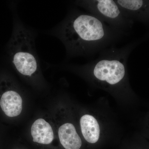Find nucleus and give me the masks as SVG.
Listing matches in <instances>:
<instances>
[{
  "instance_id": "nucleus-5",
  "label": "nucleus",
  "mask_w": 149,
  "mask_h": 149,
  "mask_svg": "<svg viewBox=\"0 0 149 149\" xmlns=\"http://www.w3.org/2000/svg\"><path fill=\"white\" fill-rule=\"evenodd\" d=\"M127 18L149 22V1L115 0Z\"/></svg>"
},
{
  "instance_id": "nucleus-7",
  "label": "nucleus",
  "mask_w": 149,
  "mask_h": 149,
  "mask_svg": "<svg viewBox=\"0 0 149 149\" xmlns=\"http://www.w3.org/2000/svg\"><path fill=\"white\" fill-rule=\"evenodd\" d=\"M60 141L65 149H80L82 142L75 127L71 123H64L58 129Z\"/></svg>"
},
{
  "instance_id": "nucleus-8",
  "label": "nucleus",
  "mask_w": 149,
  "mask_h": 149,
  "mask_svg": "<svg viewBox=\"0 0 149 149\" xmlns=\"http://www.w3.org/2000/svg\"><path fill=\"white\" fill-rule=\"evenodd\" d=\"M31 135L34 142L47 145L51 143L54 139L53 130L49 123L43 118L35 120L32 125Z\"/></svg>"
},
{
  "instance_id": "nucleus-4",
  "label": "nucleus",
  "mask_w": 149,
  "mask_h": 149,
  "mask_svg": "<svg viewBox=\"0 0 149 149\" xmlns=\"http://www.w3.org/2000/svg\"><path fill=\"white\" fill-rule=\"evenodd\" d=\"M74 3L117 30L128 33L133 26V21L124 15L115 0H79Z\"/></svg>"
},
{
  "instance_id": "nucleus-1",
  "label": "nucleus",
  "mask_w": 149,
  "mask_h": 149,
  "mask_svg": "<svg viewBox=\"0 0 149 149\" xmlns=\"http://www.w3.org/2000/svg\"><path fill=\"white\" fill-rule=\"evenodd\" d=\"M62 42L66 58L93 56L114 46L128 33L114 29L91 13L72 8L50 31Z\"/></svg>"
},
{
  "instance_id": "nucleus-6",
  "label": "nucleus",
  "mask_w": 149,
  "mask_h": 149,
  "mask_svg": "<svg viewBox=\"0 0 149 149\" xmlns=\"http://www.w3.org/2000/svg\"><path fill=\"white\" fill-rule=\"evenodd\" d=\"M0 106L7 116L16 117L21 113L22 111V98L16 91L9 90L2 95Z\"/></svg>"
},
{
  "instance_id": "nucleus-9",
  "label": "nucleus",
  "mask_w": 149,
  "mask_h": 149,
  "mask_svg": "<svg viewBox=\"0 0 149 149\" xmlns=\"http://www.w3.org/2000/svg\"><path fill=\"white\" fill-rule=\"evenodd\" d=\"M81 131L84 139L88 143L94 144L98 141L100 130L97 120L93 116L85 114L80 119Z\"/></svg>"
},
{
  "instance_id": "nucleus-3",
  "label": "nucleus",
  "mask_w": 149,
  "mask_h": 149,
  "mask_svg": "<svg viewBox=\"0 0 149 149\" xmlns=\"http://www.w3.org/2000/svg\"><path fill=\"white\" fill-rule=\"evenodd\" d=\"M35 35L18 19L8 45V52L14 67L21 75L32 78L40 72V64L35 47Z\"/></svg>"
},
{
  "instance_id": "nucleus-2",
  "label": "nucleus",
  "mask_w": 149,
  "mask_h": 149,
  "mask_svg": "<svg viewBox=\"0 0 149 149\" xmlns=\"http://www.w3.org/2000/svg\"><path fill=\"white\" fill-rule=\"evenodd\" d=\"M135 46L130 43L121 48L114 46L100 53L97 58L81 65L63 64L65 69L78 72L97 86L108 90L125 89L128 58Z\"/></svg>"
}]
</instances>
